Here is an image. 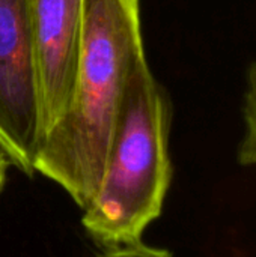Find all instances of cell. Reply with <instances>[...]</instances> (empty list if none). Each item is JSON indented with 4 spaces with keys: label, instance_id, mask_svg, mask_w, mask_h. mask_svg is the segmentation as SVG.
Instances as JSON below:
<instances>
[{
    "label": "cell",
    "instance_id": "obj_3",
    "mask_svg": "<svg viewBox=\"0 0 256 257\" xmlns=\"http://www.w3.org/2000/svg\"><path fill=\"white\" fill-rule=\"evenodd\" d=\"M0 143L12 166L35 173L41 110L29 0H0Z\"/></svg>",
    "mask_w": 256,
    "mask_h": 257
},
{
    "label": "cell",
    "instance_id": "obj_6",
    "mask_svg": "<svg viewBox=\"0 0 256 257\" xmlns=\"http://www.w3.org/2000/svg\"><path fill=\"white\" fill-rule=\"evenodd\" d=\"M98 257H174L172 253L166 248L160 247H151L148 244H143L142 241L131 242V244H122L109 247L103 254Z\"/></svg>",
    "mask_w": 256,
    "mask_h": 257
},
{
    "label": "cell",
    "instance_id": "obj_5",
    "mask_svg": "<svg viewBox=\"0 0 256 257\" xmlns=\"http://www.w3.org/2000/svg\"><path fill=\"white\" fill-rule=\"evenodd\" d=\"M244 137L238 149V161L243 166H256V62L247 71V89L244 93Z\"/></svg>",
    "mask_w": 256,
    "mask_h": 257
},
{
    "label": "cell",
    "instance_id": "obj_7",
    "mask_svg": "<svg viewBox=\"0 0 256 257\" xmlns=\"http://www.w3.org/2000/svg\"><path fill=\"white\" fill-rule=\"evenodd\" d=\"M11 166H12L11 157L8 155L6 149H5L3 145L0 143V191H2L3 187H5L6 176H8V170H9Z\"/></svg>",
    "mask_w": 256,
    "mask_h": 257
},
{
    "label": "cell",
    "instance_id": "obj_2",
    "mask_svg": "<svg viewBox=\"0 0 256 257\" xmlns=\"http://www.w3.org/2000/svg\"><path fill=\"white\" fill-rule=\"evenodd\" d=\"M169 130L167 98L143 56L127 83L100 188L83 209L81 224L101 245L142 241L161 215L172 181Z\"/></svg>",
    "mask_w": 256,
    "mask_h": 257
},
{
    "label": "cell",
    "instance_id": "obj_1",
    "mask_svg": "<svg viewBox=\"0 0 256 257\" xmlns=\"http://www.w3.org/2000/svg\"><path fill=\"white\" fill-rule=\"evenodd\" d=\"M69 105L45 134L33 170L84 209L95 197L134 65L145 56L139 0H84Z\"/></svg>",
    "mask_w": 256,
    "mask_h": 257
},
{
    "label": "cell",
    "instance_id": "obj_4",
    "mask_svg": "<svg viewBox=\"0 0 256 257\" xmlns=\"http://www.w3.org/2000/svg\"><path fill=\"white\" fill-rule=\"evenodd\" d=\"M83 5L84 0H29L41 143L71 101L81 50Z\"/></svg>",
    "mask_w": 256,
    "mask_h": 257
}]
</instances>
